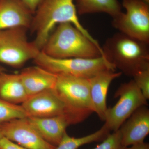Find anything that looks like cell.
Instances as JSON below:
<instances>
[{"mask_svg":"<svg viewBox=\"0 0 149 149\" xmlns=\"http://www.w3.org/2000/svg\"><path fill=\"white\" fill-rule=\"evenodd\" d=\"M74 0H42L33 16L30 28L35 34L33 42L42 51L56 26L70 22L93 42L100 46L79 21Z\"/></svg>","mask_w":149,"mask_h":149,"instance_id":"1","label":"cell"},{"mask_svg":"<svg viewBox=\"0 0 149 149\" xmlns=\"http://www.w3.org/2000/svg\"><path fill=\"white\" fill-rule=\"evenodd\" d=\"M41 52L54 58H93L104 56L98 46L70 22L58 25Z\"/></svg>","mask_w":149,"mask_h":149,"instance_id":"2","label":"cell"},{"mask_svg":"<svg viewBox=\"0 0 149 149\" xmlns=\"http://www.w3.org/2000/svg\"><path fill=\"white\" fill-rule=\"evenodd\" d=\"M149 44L119 32L109 38L102 49L116 69L133 76L149 67Z\"/></svg>","mask_w":149,"mask_h":149,"instance_id":"3","label":"cell"},{"mask_svg":"<svg viewBox=\"0 0 149 149\" xmlns=\"http://www.w3.org/2000/svg\"><path fill=\"white\" fill-rule=\"evenodd\" d=\"M35 64L56 74H64L89 79L107 70H116L114 65L105 56L96 58H57L40 51L34 59Z\"/></svg>","mask_w":149,"mask_h":149,"instance_id":"4","label":"cell"},{"mask_svg":"<svg viewBox=\"0 0 149 149\" xmlns=\"http://www.w3.org/2000/svg\"><path fill=\"white\" fill-rule=\"evenodd\" d=\"M55 91L66 105L77 123L94 112L88 79L56 74Z\"/></svg>","mask_w":149,"mask_h":149,"instance_id":"5","label":"cell"},{"mask_svg":"<svg viewBox=\"0 0 149 149\" xmlns=\"http://www.w3.org/2000/svg\"><path fill=\"white\" fill-rule=\"evenodd\" d=\"M27 29L16 27L0 32V62L19 68L37 56L40 51L28 41Z\"/></svg>","mask_w":149,"mask_h":149,"instance_id":"6","label":"cell"},{"mask_svg":"<svg viewBox=\"0 0 149 149\" xmlns=\"http://www.w3.org/2000/svg\"><path fill=\"white\" fill-rule=\"evenodd\" d=\"M125 9L113 18L112 24L121 33L149 44V4L142 0H122Z\"/></svg>","mask_w":149,"mask_h":149,"instance_id":"7","label":"cell"},{"mask_svg":"<svg viewBox=\"0 0 149 149\" xmlns=\"http://www.w3.org/2000/svg\"><path fill=\"white\" fill-rule=\"evenodd\" d=\"M119 98L116 104L107 108L104 124L110 131H117L135 111L148 105L147 100L133 80L123 83L118 89L114 97Z\"/></svg>","mask_w":149,"mask_h":149,"instance_id":"8","label":"cell"},{"mask_svg":"<svg viewBox=\"0 0 149 149\" xmlns=\"http://www.w3.org/2000/svg\"><path fill=\"white\" fill-rule=\"evenodd\" d=\"M3 137L28 149H55L38 133L27 117L16 118L0 124Z\"/></svg>","mask_w":149,"mask_h":149,"instance_id":"9","label":"cell"},{"mask_svg":"<svg viewBox=\"0 0 149 149\" xmlns=\"http://www.w3.org/2000/svg\"><path fill=\"white\" fill-rule=\"evenodd\" d=\"M27 117L46 118L67 115L77 123L54 89L29 96L21 104Z\"/></svg>","mask_w":149,"mask_h":149,"instance_id":"10","label":"cell"},{"mask_svg":"<svg viewBox=\"0 0 149 149\" xmlns=\"http://www.w3.org/2000/svg\"><path fill=\"white\" fill-rule=\"evenodd\" d=\"M119 130L124 148L144 142L149 133V110L147 106L135 111Z\"/></svg>","mask_w":149,"mask_h":149,"instance_id":"11","label":"cell"},{"mask_svg":"<svg viewBox=\"0 0 149 149\" xmlns=\"http://www.w3.org/2000/svg\"><path fill=\"white\" fill-rule=\"evenodd\" d=\"M34 15L20 0H1L0 32L16 27L30 28Z\"/></svg>","mask_w":149,"mask_h":149,"instance_id":"12","label":"cell"},{"mask_svg":"<svg viewBox=\"0 0 149 149\" xmlns=\"http://www.w3.org/2000/svg\"><path fill=\"white\" fill-rule=\"evenodd\" d=\"M27 118L43 139L56 147L61 141L67 127L75 124L72 118L65 114L46 118L27 117Z\"/></svg>","mask_w":149,"mask_h":149,"instance_id":"13","label":"cell"},{"mask_svg":"<svg viewBox=\"0 0 149 149\" xmlns=\"http://www.w3.org/2000/svg\"><path fill=\"white\" fill-rule=\"evenodd\" d=\"M122 74L121 72L107 70L99 72L88 79L90 86L91 102L94 112L100 119L104 120L107 106V97L111 82Z\"/></svg>","mask_w":149,"mask_h":149,"instance_id":"14","label":"cell"},{"mask_svg":"<svg viewBox=\"0 0 149 149\" xmlns=\"http://www.w3.org/2000/svg\"><path fill=\"white\" fill-rule=\"evenodd\" d=\"M19 74L29 96L55 88L56 74L38 65L25 68Z\"/></svg>","mask_w":149,"mask_h":149,"instance_id":"15","label":"cell"},{"mask_svg":"<svg viewBox=\"0 0 149 149\" xmlns=\"http://www.w3.org/2000/svg\"><path fill=\"white\" fill-rule=\"evenodd\" d=\"M0 72V98L14 104H22L29 97L19 74Z\"/></svg>","mask_w":149,"mask_h":149,"instance_id":"16","label":"cell"},{"mask_svg":"<svg viewBox=\"0 0 149 149\" xmlns=\"http://www.w3.org/2000/svg\"><path fill=\"white\" fill-rule=\"evenodd\" d=\"M75 3L80 15L103 13L113 18L123 12L122 6L118 0H75Z\"/></svg>","mask_w":149,"mask_h":149,"instance_id":"17","label":"cell"},{"mask_svg":"<svg viewBox=\"0 0 149 149\" xmlns=\"http://www.w3.org/2000/svg\"><path fill=\"white\" fill-rule=\"evenodd\" d=\"M110 132L104 124L100 129L95 133L81 138L71 137L65 132L61 141L55 149H78L85 144L104 139Z\"/></svg>","mask_w":149,"mask_h":149,"instance_id":"18","label":"cell"},{"mask_svg":"<svg viewBox=\"0 0 149 149\" xmlns=\"http://www.w3.org/2000/svg\"><path fill=\"white\" fill-rule=\"evenodd\" d=\"M27 115L21 105L11 103L0 98V124Z\"/></svg>","mask_w":149,"mask_h":149,"instance_id":"19","label":"cell"},{"mask_svg":"<svg viewBox=\"0 0 149 149\" xmlns=\"http://www.w3.org/2000/svg\"><path fill=\"white\" fill-rule=\"evenodd\" d=\"M121 136L119 129L109 134L104 139L102 142L93 149H123Z\"/></svg>","mask_w":149,"mask_h":149,"instance_id":"20","label":"cell"},{"mask_svg":"<svg viewBox=\"0 0 149 149\" xmlns=\"http://www.w3.org/2000/svg\"><path fill=\"white\" fill-rule=\"evenodd\" d=\"M133 80L147 100L149 99V67L140 70L133 76Z\"/></svg>","mask_w":149,"mask_h":149,"instance_id":"21","label":"cell"},{"mask_svg":"<svg viewBox=\"0 0 149 149\" xmlns=\"http://www.w3.org/2000/svg\"><path fill=\"white\" fill-rule=\"evenodd\" d=\"M0 149H28L22 147L4 137L0 140Z\"/></svg>","mask_w":149,"mask_h":149,"instance_id":"22","label":"cell"},{"mask_svg":"<svg viewBox=\"0 0 149 149\" xmlns=\"http://www.w3.org/2000/svg\"><path fill=\"white\" fill-rule=\"evenodd\" d=\"M24 5L34 14L42 0H20Z\"/></svg>","mask_w":149,"mask_h":149,"instance_id":"23","label":"cell"},{"mask_svg":"<svg viewBox=\"0 0 149 149\" xmlns=\"http://www.w3.org/2000/svg\"><path fill=\"white\" fill-rule=\"evenodd\" d=\"M123 149H149V144L148 143H143L134 144L130 147H125Z\"/></svg>","mask_w":149,"mask_h":149,"instance_id":"24","label":"cell"},{"mask_svg":"<svg viewBox=\"0 0 149 149\" xmlns=\"http://www.w3.org/2000/svg\"><path fill=\"white\" fill-rule=\"evenodd\" d=\"M6 69L3 67L1 66L0 65V72H3V71H6Z\"/></svg>","mask_w":149,"mask_h":149,"instance_id":"25","label":"cell"},{"mask_svg":"<svg viewBox=\"0 0 149 149\" xmlns=\"http://www.w3.org/2000/svg\"><path fill=\"white\" fill-rule=\"evenodd\" d=\"M3 137V136L1 130V129H0V140L2 139Z\"/></svg>","mask_w":149,"mask_h":149,"instance_id":"26","label":"cell"},{"mask_svg":"<svg viewBox=\"0 0 149 149\" xmlns=\"http://www.w3.org/2000/svg\"><path fill=\"white\" fill-rule=\"evenodd\" d=\"M0 1H1V0H0Z\"/></svg>","mask_w":149,"mask_h":149,"instance_id":"27","label":"cell"}]
</instances>
